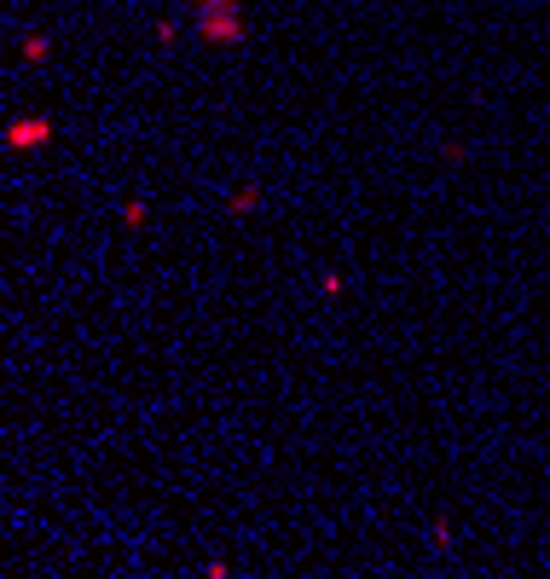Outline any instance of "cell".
<instances>
[{
    "instance_id": "cell-3",
    "label": "cell",
    "mask_w": 550,
    "mask_h": 579,
    "mask_svg": "<svg viewBox=\"0 0 550 579\" xmlns=\"http://www.w3.org/2000/svg\"><path fill=\"white\" fill-rule=\"evenodd\" d=\"M261 203H267V192H261V180H244V186H232V192H226V203H220V215H226V221H249V215H255Z\"/></svg>"
},
{
    "instance_id": "cell-6",
    "label": "cell",
    "mask_w": 550,
    "mask_h": 579,
    "mask_svg": "<svg viewBox=\"0 0 550 579\" xmlns=\"http://www.w3.org/2000/svg\"><path fill=\"white\" fill-rule=\"evenodd\" d=\"M145 226H151V203H145V197H128V203H122V232H145Z\"/></svg>"
},
{
    "instance_id": "cell-7",
    "label": "cell",
    "mask_w": 550,
    "mask_h": 579,
    "mask_svg": "<svg viewBox=\"0 0 550 579\" xmlns=\"http://www.w3.org/2000/svg\"><path fill=\"white\" fill-rule=\"evenodd\" d=\"M319 296H325V302H342V296H348V278L336 273V267H325V273H319Z\"/></svg>"
},
{
    "instance_id": "cell-9",
    "label": "cell",
    "mask_w": 550,
    "mask_h": 579,
    "mask_svg": "<svg viewBox=\"0 0 550 579\" xmlns=\"http://www.w3.org/2000/svg\"><path fill=\"white\" fill-rule=\"evenodd\" d=\"M151 41H157V47H174V41H180V24H174V18H157V24H151Z\"/></svg>"
},
{
    "instance_id": "cell-5",
    "label": "cell",
    "mask_w": 550,
    "mask_h": 579,
    "mask_svg": "<svg viewBox=\"0 0 550 579\" xmlns=\"http://www.w3.org/2000/svg\"><path fill=\"white\" fill-rule=\"evenodd\" d=\"M452 545H458V527H452V516L440 510L435 522H429V551H435V556H446Z\"/></svg>"
},
{
    "instance_id": "cell-10",
    "label": "cell",
    "mask_w": 550,
    "mask_h": 579,
    "mask_svg": "<svg viewBox=\"0 0 550 579\" xmlns=\"http://www.w3.org/2000/svg\"><path fill=\"white\" fill-rule=\"evenodd\" d=\"M203 579H232V568H226L220 556H209V562H203Z\"/></svg>"
},
{
    "instance_id": "cell-8",
    "label": "cell",
    "mask_w": 550,
    "mask_h": 579,
    "mask_svg": "<svg viewBox=\"0 0 550 579\" xmlns=\"http://www.w3.org/2000/svg\"><path fill=\"white\" fill-rule=\"evenodd\" d=\"M440 163H446V168H464V163H469V139H440Z\"/></svg>"
},
{
    "instance_id": "cell-1",
    "label": "cell",
    "mask_w": 550,
    "mask_h": 579,
    "mask_svg": "<svg viewBox=\"0 0 550 579\" xmlns=\"http://www.w3.org/2000/svg\"><path fill=\"white\" fill-rule=\"evenodd\" d=\"M192 6V24H197V41L215 47V53H238L249 41V12L244 0H186Z\"/></svg>"
},
{
    "instance_id": "cell-2",
    "label": "cell",
    "mask_w": 550,
    "mask_h": 579,
    "mask_svg": "<svg viewBox=\"0 0 550 579\" xmlns=\"http://www.w3.org/2000/svg\"><path fill=\"white\" fill-rule=\"evenodd\" d=\"M53 139H58L53 116H6V122H0V145H6V151H47Z\"/></svg>"
},
{
    "instance_id": "cell-4",
    "label": "cell",
    "mask_w": 550,
    "mask_h": 579,
    "mask_svg": "<svg viewBox=\"0 0 550 579\" xmlns=\"http://www.w3.org/2000/svg\"><path fill=\"white\" fill-rule=\"evenodd\" d=\"M18 58H24L29 70H41V64L53 58V35H47V29H29L24 41H18Z\"/></svg>"
}]
</instances>
